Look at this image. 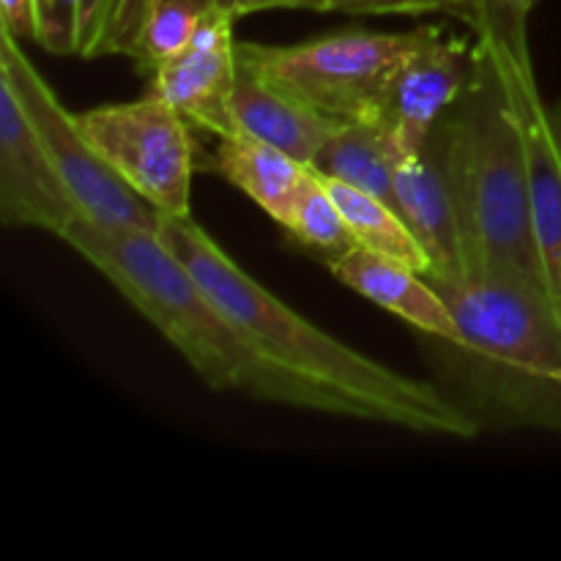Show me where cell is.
Wrapping results in <instances>:
<instances>
[{
	"instance_id": "2",
	"label": "cell",
	"mask_w": 561,
	"mask_h": 561,
	"mask_svg": "<svg viewBox=\"0 0 561 561\" xmlns=\"http://www.w3.org/2000/svg\"><path fill=\"white\" fill-rule=\"evenodd\" d=\"M60 239L168 337L208 389L334 414L318 389L274 365L241 332L157 233L99 228L80 217Z\"/></svg>"
},
{
	"instance_id": "21",
	"label": "cell",
	"mask_w": 561,
	"mask_h": 561,
	"mask_svg": "<svg viewBox=\"0 0 561 561\" xmlns=\"http://www.w3.org/2000/svg\"><path fill=\"white\" fill-rule=\"evenodd\" d=\"M474 0H312L310 11H340V14H453L466 20Z\"/></svg>"
},
{
	"instance_id": "15",
	"label": "cell",
	"mask_w": 561,
	"mask_h": 561,
	"mask_svg": "<svg viewBox=\"0 0 561 561\" xmlns=\"http://www.w3.org/2000/svg\"><path fill=\"white\" fill-rule=\"evenodd\" d=\"M214 170L228 184L252 197L279 225H285L310 175V164H301L299 159L288 157L272 142L257 140L244 129L219 137Z\"/></svg>"
},
{
	"instance_id": "6",
	"label": "cell",
	"mask_w": 561,
	"mask_h": 561,
	"mask_svg": "<svg viewBox=\"0 0 561 561\" xmlns=\"http://www.w3.org/2000/svg\"><path fill=\"white\" fill-rule=\"evenodd\" d=\"M420 33L422 27L411 33L348 31L290 47L236 42V53L274 85L337 124L378 121L392 75Z\"/></svg>"
},
{
	"instance_id": "10",
	"label": "cell",
	"mask_w": 561,
	"mask_h": 561,
	"mask_svg": "<svg viewBox=\"0 0 561 561\" xmlns=\"http://www.w3.org/2000/svg\"><path fill=\"white\" fill-rule=\"evenodd\" d=\"M0 219L5 228L64 236L80 219L69 186L14 88L0 80Z\"/></svg>"
},
{
	"instance_id": "14",
	"label": "cell",
	"mask_w": 561,
	"mask_h": 561,
	"mask_svg": "<svg viewBox=\"0 0 561 561\" xmlns=\"http://www.w3.org/2000/svg\"><path fill=\"white\" fill-rule=\"evenodd\" d=\"M233 121L239 129L250 131L257 140H266L299 159L301 164H312L316 153L332 135L337 121L327 118L310 104L296 99L294 93L274 85L263 77L250 60L236 53V82L230 99Z\"/></svg>"
},
{
	"instance_id": "5",
	"label": "cell",
	"mask_w": 561,
	"mask_h": 561,
	"mask_svg": "<svg viewBox=\"0 0 561 561\" xmlns=\"http://www.w3.org/2000/svg\"><path fill=\"white\" fill-rule=\"evenodd\" d=\"M529 9L518 0H474L466 25L488 58L524 146L531 214L548 288L561 310V131L537 85L529 49Z\"/></svg>"
},
{
	"instance_id": "19",
	"label": "cell",
	"mask_w": 561,
	"mask_h": 561,
	"mask_svg": "<svg viewBox=\"0 0 561 561\" xmlns=\"http://www.w3.org/2000/svg\"><path fill=\"white\" fill-rule=\"evenodd\" d=\"M124 0H38V47L55 55L110 53Z\"/></svg>"
},
{
	"instance_id": "12",
	"label": "cell",
	"mask_w": 561,
	"mask_h": 561,
	"mask_svg": "<svg viewBox=\"0 0 561 561\" xmlns=\"http://www.w3.org/2000/svg\"><path fill=\"white\" fill-rule=\"evenodd\" d=\"M394 192L400 217L431 257V274L425 277H455L463 272L466 244L436 131L422 151H394Z\"/></svg>"
},
{
	"instance_id": "8",
	"label": "cell",
	"mask_w": 561,
	"mask_h": 561,
	"mask_svg": "<svg viewBox=\"0 0 561 561\" xmlns=\"http://www.w3.org/2000/svg\"><path fill=\"white\" fill-rule=\"evenodd\" d=\"M115 175L159 217H190L195 148L190 121L159 93L77 115Z\"/></svg>"
},
{
	"instance_id": "9",
	"label": "cell",
	"mask_w": 561,
	"mask_h": 561,
	"mask_svg": "<svg viewBox=\"0 0 561 561\" xmlns=\"http://www.w3.org/2000/svg\"><path fill=\"white\" fill-rule=\"evenodd\" d=\"M474 75V49L442 27H422L392 75L381 104V121L398 153H416L431 140L438 121L455 107Z\"/></svg>"
},
{
	"instance_id": "22",
	"label": "cell",
	"mask_w": 561,
	"mask_h": 561,
	"mask_svg": "<svg viewBox=\"0 0 561 561\" xmlns=\"http://www.w3.org/2000/svg\"><path fill=\"white\" fill-rule=\"evenodd\" d=\"M0 14L20 42L38 44V0H0Z\"/></svg>"
},
{
	"instance_id": "18",
	"label": "cell",
	"mask_w": 561,
	"mask_h": 561,
	"mask_svg": "<svg viewBox=\"0 0 561 561\" xmlns=\"http://www.w3.org/2000/svg\"><path fill=\"white\" fill-rule=\"evenodd\" d=\"M318 179L323 181L329 195L334 197V203L343 211L345 225H348L356 247L405 263V266H411L420 274H431V257H427L425 247L416 241L405 219L389 203L378 201V197L367 195V192L356 190V186L345 184V181L329 179V175L321 173H318Z\"/></svg>"
},
{
	"instance_id": "17",
	"label": "cell",
	"mask_w": 561,
	"mask_h": 561,
	"mask_svg": "<svg viewBox=\"0 0 561 561\" xmlns=\"http://www.w3.org/2000/svg\"><path fill=\"white\" fill-rule=\"evenodd\" d=\"M321 175L345 181L398 211L394 140L381 121H345L332 129L310 164ZM400 214V211H398Z\"/></svg>"
},
{
	"instance_id": "20",
	"label": "cell",
	"mask_w": 561,
	"mask_h": 561,
	"mask_svg": "<svg viewBox=\"0 0 561 561\" xmlns=\"http://www.w3.org/2000/svg\"><path fill=\"white\" fill-rule=\"evenodd\" d=\"M283 228L305 250L327 257V263L337 261L340 255L356 247L343 211H340V206L312 168Z\"/></svg>"
},
{
	"instance_id": "13",
	"label": "cell",
	"mask_w": 561,
	"mask_h": 561,
	"mask_svg": "<svg viewBox=\"0 0 561 561\" xmlns=\"http://www.w3.org/2000/svg\"><path fill=\"white\" fill-rule=\"evenodd\" d=\"M329 272L351 288L354 294L365 296L373 305L383 307L392 316L403 318L411 327L447 340L449 345H460V327L444 296L433 288L425 274L414 272L405 263L392 257L376 255L370 250L354 247L337 261L329 263Z\"/></svg>"
},
{
	"instance_id": "3",
	"label": "cell",
	"mask_w": 561,
	"mask_h": 561,
	"mask_svg": "<svg viewBox=\"0 0 561 561\" xmlns=\"http://www.w3.org/2000/svg\"><path fill=\"white\" fill-rule=\"evenodd\" d=\"M433 131L458 206L463 268L488 263L551 294L537 247L524 146L496 75L477 47L469 88Z\"/></svg>"
},
{
	"instance_id": "11",
	"label": "cell",
	"mask_w": 561,
	"mask_h": 561,
	"mask_svg": "<svg viewBox=\"0 0 561 561\" xmlns=\"http://www.w3.org/2000/svg\"><path fill=\"white\" fill-rule=\"evenodd\" d=\"M233 9L211 11L190 42L151 75V91L173 104L192 126L225 137L239 131L230 110L236 82Z\"/></svg>"
},
{
	"instance_id": "16",
	"label": "cell",
	"mask_w": 561,
	"mask_h": 561,
	"mask_svg": "<svg viewBox=\"0 0 561 561\" xmlns=\"http://www.w3.org/2000/svg\"><path fill=\"white\" fill-rule=\"evenodd\" d=\"M228 0H124L107 55H124L153 75L164 58L184 47L211 11ZM236 14V11H233Z\"/></svg>"
},
{
	"instance_id": "4",
	"label": "cell",
	"mask_w": 561,
	"mask_h": 561,
	"mask_svg": "<svg viewBox=\"0 0 561 561\" xmlns=\"http://www.w3.org/2000/svg\"><path fill=\"white\" fill-rule=\"evenodd\" d=\"M460 327L480 392L526 425L561 427V310L548 290L488 263L427 277Z\"/></svg>"
},
{
	"instance_id": "1",
	"label": "cell",
	"mask_w": 561,
	"mask_h": 561,
	"mask_svg": "<svg viewBox=\"0 0 561 561\" xmlns=\"http://www.w3.org/2000/svg\"><path fill=\"white\" fill-rule=\"evenodd\" d=\"M157 236L233 318L241 332L274 362L310 383L337 416L411 433L474 438L480 422L433 383L403 376L340 343L247 274L192 217H159Z\"/></svg>"
},
{
	"instance_id": "7",
	"label": "cell",
	"mask_w": 561,
	"mask_h": 561,
	"mask_svg": "<svg viewBox=\"0 0 561 561\" xmlns=\"http://www.w3.org/2000/svg\"><path fill=\"white\" fill-rule=\"evenodd\" d=\"M0 80L14 88L16 99L31 115L82 219L99 228L157 233L159 214L110 170L102 153L82 131L77 115L60 104L47 80L22 53L20 38L3 25H0Z\"/></svg>"
},
{
	"instance_id": "23",
	"label": "cell",
	"mask_w": 561,
	"mask_h": 561,
	"mask_svg": "<svg viewBox=\"0 0 561 561\" xmlns=\"http://www.w3.org/2000/svg\"><path fill=\"white\" fill-rule=\"evenodd\" d=\"M228 3L236 11V16H247L272 9H310L312 0H228Z\"/></svg>"
}]
</instances>
